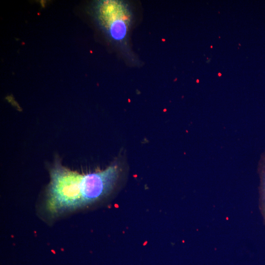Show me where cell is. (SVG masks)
I'll use <instances>...</instances> for the list:
<instances>
[{
    "mask_svg": "<svg viewBox=\"0 0 265 265\" xmlns=\"http://www.w3.org/2000/svg\"><path fill=\"white\" fill-rule=\"evenodd\" d=\"M93 201L90 173L80 174L59 164L51 169L46 202L49 212L58 215L84 207Z\"/></svg>",
    "mask_w": 265,
    "mask_h": 265,
    "instance_id": "obj_1",
    "label": "cell"
},
{
    "mask_svg": "<svg viewBox=\"0 0 265 265\" xmlns=\"http://www.w3.org/2000/svg\"><path fill=\"white\" fill-rule=\"evenodd\" d=\"M97 13L101 25L109 36L115 41H123L131 22V14L124 2L102 1L98 5Z\"/></svg>",
    "mask_w": 265,
    "mask_h": 265,
    "instance_id": "obj_2",
    "label": "cell"
},
{
    "mask_svg": "<svg viewBox=\"0 0 265 265\" xmlns=\"http://www.w3.org/2000/svg\"></svg>",
    "mask_w": 265,
    "mask_h": 265,
    "instance_id": "obj_3",
    "label": "cell"
}]
</instances>
